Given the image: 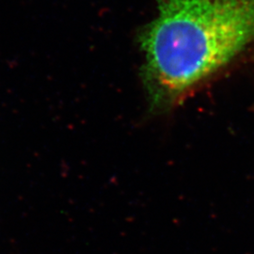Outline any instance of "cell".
Here are the masks:
<instances>
[{"label":"cell","instance_id":"6da1fadb","mask_svg":"<svg viewBox=\"0 0 254 254\" xmlns=\"http://www.w3.org/2000/svg\"><path fill=\"white\" fill-rule=\"evenodd\" d=\"M254 38V0H158L139 36L152 109L172 108Z\"/></svg>","mask_w":254,"mask_h":254}]
</instances>
